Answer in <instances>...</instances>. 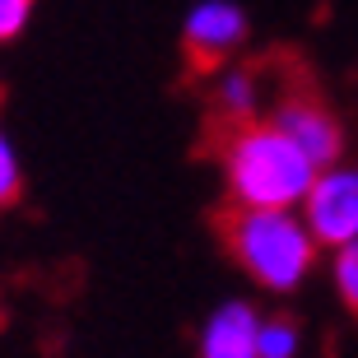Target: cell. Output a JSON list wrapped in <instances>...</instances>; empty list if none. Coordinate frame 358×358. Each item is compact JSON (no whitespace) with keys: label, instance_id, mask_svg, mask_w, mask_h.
Wrapping results in <instances>:
<instances>
[{"label":"cell","instance_id":"7","mask_svg":"<svg viewBox=\"0 0 358 358\" xmlns=\"http://www.w3.org/2000/svg\"><path fill=\"white\" fill-rule=\"evenodd\" d=\"M256 98H261L256 75H252V70H242V66H228L224 75H219V84H214V107H219L228 121L256 117Z\"/></svg>","mask_w":358,"mask_h":358},{"label":"cell","instance_id":"5","mask_svg":"<svg viewBox=\"0 0 358 358\" xmlns=\"http://www.w3.org/2000/svg\"><path fill=\"white\" fill-rule=\"evenodd\" d=\"M279 131H289L298 145L307 149V159L317 163V168H331L340 163V149H345V131H340V121L317 103V98H284L275 107V117H270Z\"/></svg>","mask_w":358,"mask_h":358},{"label":"cell","instance_id":"1","mask_svg":"<svg viewBox=\"0 0 358 358\" xmlns=\"http://www.w3.org/2000/svg\"><path fill=\"white\" fill-rule=\"evenodd\" d=\"M317 163L289 131L275 121H228L224 140V182L233 205H256V210H293L307 200L317 182Z\"/></svg>","mask_w":358,"mask_h":358},{"label":"cell","instance_id":"6","mask_svg":"<svg viewBox=\"0 0 358 358\" xmlns=\"http://www.w3.org/2000/svg\"><path fill=\"white\" fill-rule=\"evenodd\" d=\"M196 358H261V312L252 303H224L200 331Z\"/></svg>","mask_w":358,"mask_h":358},{"label":"cell","instance_id":"4","mask_svg":"<svg viewBox=\"0 0 358 358\" xmlns=\"http://www.w3.org/2000/svg\"><path fill=\"white\" fill-rule=\"evenodd\" d=\"M182 42H186L191 70H219L247 42V14L233 0H205L186 14Z\"/></svg>","mask_w":358,"mask_h":358},{"label":"cell","instance_id":"3","mask_svg":"<svg viewBox=\"0 0 358 358\" xmlns=\"http://www.w3.org/2000/svg\"><path fill=\"white\" fill-rule=\"evenodd\" d=\"M307 228L321 247H349L358 242V168H321L307 191Z\"/></svg>","mask_w":358,"mask_h":358},{"label":"cell","instance_id":"8","mask_svg":"<svg viewBox=\"0 0 358 358\" xmlns=\"http://www.w3.org/2000/svg\"><path fill=\"white\" fill-rule=\"evenodd\" d=\"M261 358H298V326L289 317L261 321Z\"/></svg>","mask_w":358,"mask_h":358},{"label":"cell","instance_id":"9","mask_svg":"<svg viewBox=\"0 0 358 358\" xmlns=\"http://www.w3.org/2000/svg\"><path fill=\"white\" fill-rule=\"evenodd\" d=\"M19 191H24L19 154H14L10 135H5V126H0V210H5V205H14V200H19Z\"/></svg>","mask_w":358,"mask_h":358},{"label":"cell","instance_id":"10","mask_svg":"<svg viewBox=\"0 0 358 358\" xmlns=\"http://www.w3.org/2000/svg\"><path fill=\"white\" fill-rule=\"evenodd\" d=\"M33 5H38V0H0V42H10V38L24 33Z\"/></svg>","mask_w":358,"mask_h":358},{"label":"cell","instance_id":"2","mask_svg":"<svg viewBox=\"0 0 358 358\" xmlns=\"http://www.w3.org/2000/svg\"><path fill=\"white\" fill-rule=\"evenodd\" d=\"M224 242L228 256L238 261L256 284L275 293L298 289L317 261V233L293 219L289 210H256V205H233L224 214Z\"/></svg>","mask_w":358,"mask_h":358}]
</instances>
